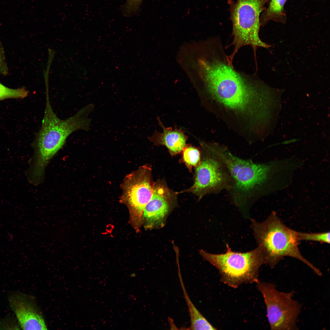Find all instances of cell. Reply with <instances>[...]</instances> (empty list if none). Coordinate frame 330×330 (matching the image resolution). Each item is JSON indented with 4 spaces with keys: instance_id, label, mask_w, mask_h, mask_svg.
Here are the masks:
<instances>
[{
    "instance_id": "cell-11",
    "label": "cell",
    "mask_w": 330,
    "mask_h": 330,
    "mask_svg": "<svg viewBox=\"0 0 330 330\" xmlns=\"http://www.w3.org/2000/svg\"><path fill=\"white\" fill-rule=\"evenodd\" d=\"M8 299L10 307L22 329H47L32 296L19 291H14L8 294Z\"/></svg>"
},
{
    "instance_id": "cell-3",
    "label": "cell",
    "mask_w": 330,
    "mask_h": 330,
    "mask_svg": "<svg viewBox=\"0 0 330 330\" xmlns=\"http://www.w3.org/2000/svg\"><path fill=\"white\" fill-rule=\"evenodd\" d=\"M251 228L261 250L266 264L274 268L285 257L294 258L310 268L317 275L321 271L306 259L299 248L296 231L287 226L276 214L272 212L266 219L260 222L251 219Z\"/></svg>"
},
{
    "instance_id": "cell-9",
    "label": "cell",
    "mask_w": 330,
    "mask_h": 330,
    "mask_svg": "<svg viewBox=\"0 0 330 330\" xmlns=\"http://www.w3.org/2000/svg\"><path fill=\"white\" fill-rule=\"evenodd\" d=\"M154 182L151 167H140L127 176L121 185V201L130 211L132 222L138 228L142 221L144 208L152 196Z\"/></svg>"
},
{
    "instance_id": "cell-17",
    "label": "cell",
    "mask_w": 330,
    "mask_h": 330,
    "mask_svg": "<svg viewBox=\"0 0 330 330\" xmlns=\"http://www.w3.org/2000/svg\"><path fill=\"white\" fill-rule=\"evenodd\" d=\"M298 240L315 241L320 243H330V232H324L317 233H307L296 231Z\"/></svg>"
},
{
    "instance_id": "cell-12",
    "label": "cell",
    "mask_w": 330,
    "mask_h": 330,
    "mask_svg": "<svg viewBox=\"0 0 330 330\" xmlns=\"http://www.w3.org/2000/svg\"><path fill=\"white\" fill-rule=\"evenodd\" d=\"M158 120L163 132H155L148 139L156 145L165 146L172 156L180 153L186 145L187 137L184 131L181 128L166 127L160 119Z\"/></svg>"
},
{
    "instance_id": "cell-15",
    "label": "cell",
    "mask_w": 330,
    "mask_h": 330,
    "mask_svg": "<svg viewBox=\"0 0 330 330\" xmlns=\"http://www.w3.org/2000/svg\"><path fill=\"white\" fill-rule=\"evenodd\" d=\"M182 159L186 166L191 170L199 164L201 153L197 148L191 145H186L182 150Z\"/></svg>"
},
{
    "instance_id": "cell-8",
    "label": "cell",
    "mask_w": 330,
    "mask_h": 330,
    "mask_svg": "<svg viewBox=\"0 0 330 330\" xmlns=\"http://www.w3.org/2000/svg\"><path fill=\"white\" fill-rule=\"evenodd\" d=\"M256 284L264 299L271 329H298L297 321L301 306L293 299L294 291L280 292L274 284L259 280Z\"/></svg>"
},
{
    "instance_id": "cell-22",
    "label": "cell",
    "mask_w": 330,
    "mask_h": 330,
    "mask_svg": "<svg viewBox=\"0 0 330 330\" xmlns=\"http://www.w3.org/2000/svg\"><path fill=\"white\" fill-rule=\"evenodd\" d=\"M130 276L131 277H134L136 276V274L135 273H132L131 274Z\"/></svg>"
},
{
    "instance_id": "cell-5",
    "label": "cell",
    "mask_w": 330,
    "mask_h": 330,
    "mask_svg": "<svg viewBox=\"0 0 330 330\" xmlns=\"http://www.w3.org/2000/svg\"><path fill=\"white\" fill-rule=\"evenodd\" d=\"M218 151L233 181L229 190L233 201L241 209L248 208L267 179L269 166L242 159L221 147Z\"/></svg>"
},
{
    "instance_id": "cell-14",
    "label": "cell",
    "mask_w": 330,
    "mask_h": 330,
    "mask_svg": "<svg viewBox=\"0 0 330 330\" xmlns=\"http://www.w3.org/2000/svg\"><path fill=\"white\" fill-rule=\"evenodd\" d=\"M287 0H270L267 7L261 14L260 23L264 26L270 21L284 24L287 20L284 9Z\"/></svg>"
},
{
    "instance_id": "cell-20",
    "label": "cell",
    "mask_w": 330,
    "mask_h": 330,
    "mask_svg": "<svg viewBox=\"0 0 330 330\" xmlns=\"http://www.w3.org/2000/svg\"><path fill=\"white\" fill-rule=\"evenodd\" d=\"M8 72L4 51L2 45L0 42V73L3 75H6Z\"/></svg>"
},
{
    "instance_id": "cell-4",
    "label": "cell",
    "mask_w": 330,
    "mask_h": 330,
    "mask_svg": "<svg viewBox=\"0 0 330 330\" xmlns=\"http://www.w3.org/2000/svg\"><path fill=\"white\" fill-rule=\"evenodd\" d=\"M226 247L225 253L211 254L201 250L200 254L218 270L221 281L229 287L235 288L244 284L257 282L259 269L266 264L260 248L242 253L232 251L228 244Z\"/></svg>"
},
{
    "instance_id": "cell-18",
    "label": "cell",
    "mask_w": 330,
    "mask_h": 330,
    "mask_svg": "<svg viewBox=\"0 0 330 330\" xmlns=\"http://www.w3.org/2000/svg\"><path fill=\"white\" fill-rule=\"evenodd\" d=\"M143 0H127L123 7V15L126 16H130L136 14L140 10V6Z\"/></svg>"
},
{
    "instance_id": "cell-6",
    "label": "cell",
    "mask_w": 330,
    "mask_h": 330,
    "mask_svg": "<svg viewBox=\"0 0 330 330\" xmlns=\"http://www.w3.org/2000/svg\"><path fill=\"white\" fill-rule=\"evenodd\" d=\"M270 0H228L229 19L232 24L231 45L234 50L229 56L231 61L241 47H252L255 54L258 47L268 48L270 46L262 41L259 35L260 17Z\"/></svg>"
},
{
    "instance_id": "cell-21",
    "label": "cell",
    "mask_w": 330,
    "mask_h": 330,
    "mask_svg": "<svg viewBox=\"0 0 330 330\" xmlns=\"http://www.w3.org/2000/svg\"><path fill=\"white\" fill-rule=\"evenodd\" d=\"M64 225V227L63 226V227H62H62L60 226V227L57 228L56 229V232H55L56 235L58 237H57L61 239H64V238L66 239L67 237H68L69 234H70L69 232V230H70L69 227L68 228V227H66V226H65Z\"/></svg>"
},
{
    "instance_id": "cell-1",
    "label": "cell",
    "mask_w": 330,
    "mask_h": 330,
    "mask_svg": "<svg viewBox=\"0 0 330 330\" xmlns=\"http://www.w3.org/2000/svg\"><path fill=\"white\" fill-rule=\"evenodd\" d=\"M222 43L208 46L196 62L193 80L225 106L253 118L258 106L260 85L254 76L237 70Z\"/></svg>"
},
{
    "instance_id": "cell-13",
    "label": "cell",
    "mask_w": 330,
    "mask_h": 330,
    "mask_svg": "<svg viewBox=\"0 0 330 330\" xmlns=\"http://www.w3.org/2000/svg\"><path fill=\"white\" fill-rule=\"evenodd\" d=\"M178 276L184 296L188 307L191 324L189 330H216L202 314L193 304L187 294L182 277L180 267H178Z\"/></svg>"
},
{
    "instance_id": "cell-19",
    "label": "cell",
    "mask_w": 330,
    "mask_h": 330,
    "mask_svg": "<svg viewBox=\"0 0 330 330\" xmlns=\"http://www.w3.org/2000/svg\"><path fill=\"white\" fill-rule=\"evenodd\" d=\"M10 316L4 318H0V329H19L20 327L18 323Z\"/></svg>"
},
{
    "instance_id": "cell-10",
    "label": "cell",
    "mask_w": 330,
    "mask_h": 330,
    "mask_svg": "<svg viewBox=\"0 0 330 330\" xmlns=\"http://www.w3.org/2000/svg\"><path fill=\"white\" fill-rule=\"evenodd\" d=\"M174 194L161 182L155 183L152 196L142 216L145 228L152 229L163 226L175 198Z\"/></svg>"
},
{
    "instance_id": "cell-2",
    "label": "cell",
    "mask_w": 330,
    "mask_h": 330,
    "mask_svg": "<svg viewBox=\"0 0 330 330\" xmlns=\"http://www.w3.org/2000/svg\"><path fill=\"white\" fill-rule=\"evenodd\" d=\"M46 89V107L42 126L32 144L35 154L31 174L40 180L44 178L45 168L49 161L63 147L68 137L77 130H89L91 120L88 116L94 108V105L90 104L72 116L60 119L53 109L48 89Z\"/></svg>"
},
{
    "instance_id": "cell-16",
    "label": "cell",
    "mask_w": 330,
    "mask_h": 330,
    "mask_svg": "<svg viewBox=\"0 0 330 330\" xmlns=\"http://www.w3.org/2000/svg\"><path fill=\"white\" fill-rule=\"evenodd\" d=\"M28 94V91L24 88L11 89L0 82V101L11 98L23 99L27 97Z\"/></svg>"
},
{
    "instance_id": "cell-7",
    "label": "cell",
    "mask_w": 330,
    "mask_h": 330,
    "mask_svg": "<svg viewBox=\"0 0 330 330\" xmlns=\"http://www.w3.org/2000/svg\"><path fill=\"white\" fill-rule=\"evenodd\" d=\"M199 164L196 167L194 183L183 191L197 196L199 200L210 193L229 190L233 181L229 171L219 154L215 145L202 144Z\"/></svg>"
}]
</instances>
